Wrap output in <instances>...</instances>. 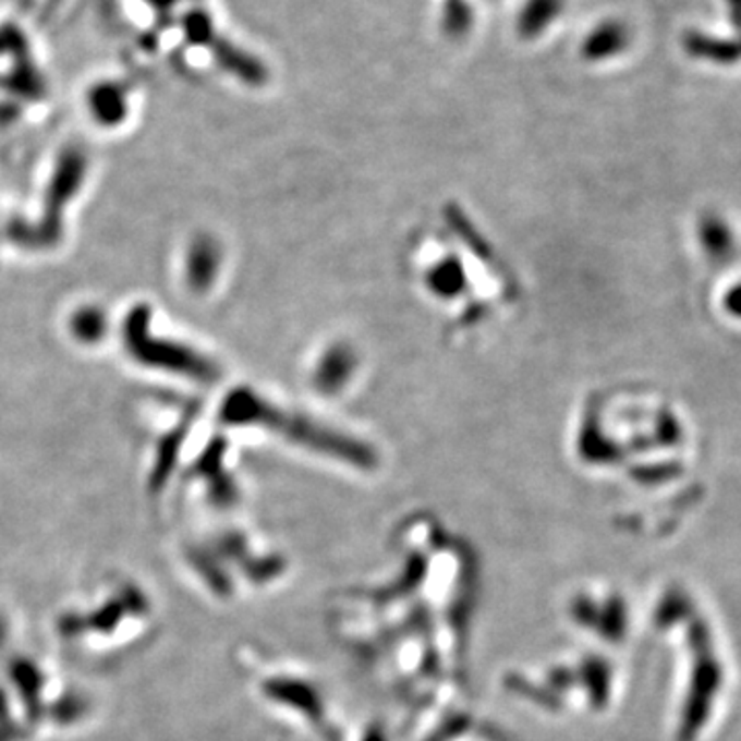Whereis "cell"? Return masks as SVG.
<instances>
[{"instance_id": "cell-4", "label": "cell", "mask_w": 741, "mask_h": 741, "mask_svg": "<svg viewBox=\"0 0 741 741\" xmlns=\"http://www.w3.org/2000/svg\"><path fill=\"white\" fill-rule=\"evenodd\" d=\"M725 4H727L731 23L741 29V0H725Z\"/></svg>"}, {"instance_id": "cell-3", "label": "cell", "mask_w": 741, "mask_h": 741, "mask_svg": "<svg viewBox=\"0 0 741 741\" xmlns=\"http://www.w3.org/2000/svg\"><path fill=\"white\" fill-rule=\"evenodd\" d=\"M562 9V0H532L525 9V29L527 34H536L542 27H546Z\"/></svg>"}, {"instance_id": "cell-1", "label": "cell", "mask_w": 741, "mask_h": 741, "mask_svg": "<svg viewBox=\"0 0 741 741\" xmlns=\"http://www.w3.org/2000/svg\"><path fill=\"white\" fill-rule=\"evenodd\" d=\"M629 27L620 21H606L597 25L583 44V56L590 60H604L620 54L629 48Z\"/></svg>"}, {"instance_id": "cell-2", "label": "cell", "mask_w": 741, "mask_h": 741, "mask_svg": "<svg viewBox=\"0 0 741 741\" xmlns=\"http://www.w3.org/2000/svg\"><path fill=\"white\" fill-rule=\"evenodd\" d=\"M685 52L713 62H738L741 58V39H721L704 36L701 32H688L684 37Z\"/></svg>"}]
</instances>
